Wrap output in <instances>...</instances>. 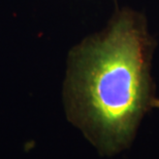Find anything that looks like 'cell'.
<instances>
[{"mask_svg":"<svg viewBox=\"0 0 159 159\" xmlns=\"http://www.w3.org/2000/svg\"><path fill=\"white\" fill-rule=\"evenodd\" d=\"M155 46L146 16L123 7L68 53L66 117L102 155L129 147L144 116L158 106L152 78Z\"/></svg>","mask_w":159,"mask_h":159,"instance_id":"6da1fadb","label":"cell"},{"mask_svg":"<svg viewBox=\"0 0 159 159\" xmlns=\"http://www.w3.org/2000/svg\"><path fill=\"white\" fill-rule=\"evenodd\" d=\"M158 106H159V102H158Z\"/></svg>","mask_w":159,"mask_h":159,"instance_id":"7a4b0ae2","label":"cell"}]
</instances>
